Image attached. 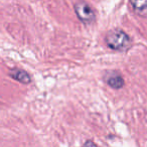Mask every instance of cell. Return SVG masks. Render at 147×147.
I'll use <instances>...</instances> for the list:
<instances>
[{
  "label": "cell",
  "mask_w": 147,
  "mask_h": 147,
  "mask_svg": "<svg viewBox=\"0 0 147 147\" xmlns=\"http://www.w3.org/2000/svg\"><path fill=\"white\" fill-rule=\"evenodd\" d=\"M105 42L110 49L118 51H126L131 47V38L121 29H112L105 36Z\"/></svg>",
  "instance_id": "cell-1"
},
{
  "label": "cell",
  "mask_w": 147,
  "mask_h": 147,
  "mask_svg": "<svg viewBox=\"0 0 147 147\" xmlns=\"http://www.w3.org/2000/svg\"><path fill=\"white\" fill-rule=\"evenodd\" d=\"M74 9L76 11L77 16L82 22L86 24H90L96 19V13L91 5H89L86 1H78L74 5Z\"/></svg>",
  "instance_id": "cell-2"
},
{
  "label": "cell",
  "mask_w": 147,
  "mask_h": 147,
  "mask_svg": "<svg viewBox=\"0 0 147 147\" xmlns=\"http://www.w3.org/2000/svg\"><path fill=\"white\" fill-rule=\"evenodd\" d=\"M105 82L111 88L116 89V90H119L124 86V79L118 73H114V71H112L111 74L107 73V75L105 76Z\"/></svg>",
  "instance_id": "cell-3"
},
{
  "label": "cell",
  "mask_w": 147,
  "mask_h": 147,
  "mask_svg": "<svg viewBox=\"0 0 147 147\" xmlns=\"http://www.w3.org/2000/svg\"><path fill=\"white\" fill-rule=\"evenodd\" d=\"M8 75L12 79L18 81V82L21 83V84H29V83L31 82L30 76H29L26 71H23V69H17V67H15V69H10L9 73H8Z\"/></svg>",
  "instance_id": "cell-4"
},
{
  "label": "cell",
  "mask_w": 147,
  "mask_h": 147,
  "mask_svg": "<svg viewBox=\"0 0 147 147\" xmlns=\"http://www.w3.org/2000/svg\"><path fill=\"white\" fill-rule=\"evenodd\" d=\"M130 3L137 14L147 17V0H130Z\"/></svg>",
  "instance_id": "cell-5"
}]
</instances>
